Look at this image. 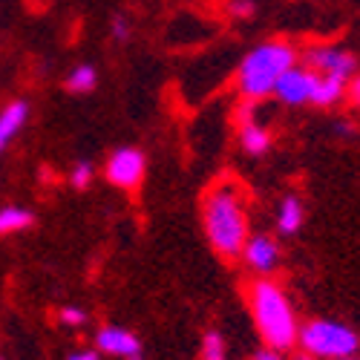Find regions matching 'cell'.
<instances>
[{
  "mask_svg": "<svg viewBox=\"0 0 360 360\" xmlns=\"http://www.w3.org/2000/svg\"><path fill=\"white\" fill-rule=\"evenodd\" d=\"M202 222L211 248L222 259H236L248 243V217H245V199L239 193L233 179H222L205 196L202 205Z\"/></svg>",
  "mask_w": 360,
  "mask_h": 360,
  "instance_id": "1",
  "label": "cell"
},
{
  "mask_svg": "<svg viewBox=\"0 0 360 360\" xmlns=\"http://www.w3.org/2000/svg\"><path fill=\"white\" fill-rule=\"evenodd\" d=\"M248 309L254 317L257 332L262 335L265 346L291 352L300 338V323L294 314V306L288 294L274 283V280H254L248 285Z\"/></svg>",
  "mask_w": 360,
  "mask_h": 360,
  "instance_id": "2",
  "label": "cell"
},
{
  "mask_svg": "<svg viewBox=\"0 0 360 360\" xmlns=\"http://www.w3.org/2000/svg\"><path fill=\"white\" fill-rule=\"evenodd\" d=\"M297 64V49L285 41H265L251 49L236 72V86L245 101H259L265 96H274V86L285 70Z\"/></svg>",
  "mask_w": 360,
  "mask_h": 360,
  "instance_id": "3",
  "label": "cell"
},
{
  "mask_svg": "<svg viewBox=\"0 0 360 360\" xmlns=\"http://www.w3.org/2000/svg\"><path fill=\"white\" fill-rule=\"evenodd\" d=\"M297 343L317 360H335L360 352V335L338 320H309L306 326H300Z\"/></svg>",
  "mask_w": 360,
  "mask_h": 360,
  "instance_id": "4",
  "label": "cell"
},
{
  "mask_svg": "<svg viewBox=\"0 0 360 360\" xmlns=\"http://www.w3.org/2000/svg\"><path fill=\"white\" fill-rule=\"evenodd\" d=\"M306 67L317 75H335L343 81H352L354 70H357V58L335 44H317L306 49Z\"/></svg>",
  "mask_w": 360,
  "mask_h": 360,
  "instance_id": "5",
  "label": "cell"
},
{
  "mask_svg": "<svg viewBox=\"0 0 360 360\" xmlns=\"http://www.w3.org/2000/svg\"><path fill=\"white\" fill-rule=\"evenodd\" d=\"M314 86H317V72H311L309 67H291L283 72V78L274 86V96L288 104V107H303L311 104L314 98Z\"/></svg>",
  "mask_w": 360,
  "mask_h": 360,
  "instance_id": "6",
  "label": "cell"
},
{
  "mask_svg": "<svg viewBox=\"0 0 360 360\" xmlns=\"http://www.w3.org/2000/svg\"><path fill=\"white\" fill-rule=\"evenodd\" d=\"M141 176H144V156L141 150L136 147H122L115 150L107 162V179L115 185V188H124V191H133L141 185Z\"/></svg>",
  "mask_w": 360,
  "mask_h": 360,
  "instance_id": "7",
  "label": "cell"
},
{
  "mask_svg": "<svg viewBox=\"0 0 360 360\" xmlns=\"http://www.w3.org/2000/svg\"><path fill=\"white\" fill-rule=\"evenodd\" d=\"M239 257L245 259V265L251 268L254 274H262V277L274 274L280 268V245L268 233L248 236V243H245V248H243V254H239Z\"/></svg>",
  "mask_w": 360,
  "mask_h": 360,
  "instance_id": "8",
  "label": "cell"
},
{
  "mask_svg": "<svg viewBox=\"0 0 360 360\" xmlns=\"http://www.w3.org/2000/svg\"><path fill=\"white\" fill-rule=\"evenodd\" d=\"M239 141H243L245 153H251V156H262L265 150L271 147V133L254 118L251 101L245 107H239Z\"/></svg>",
  "mask_w": 360,
  "mask_h": 360,
  "instance_id": "9",
  "label": "cell"
},
{
  "mask_svg": "<svg viewBox=\"0 0 360 360\" xmlns=\"http://www.w3.org/2000/svg\"><path fill=\"white\" fill-rule=\"evenodd\" d=\"M96 346L104 352V354H115V357H139L141 354V343L136 335H130L127 328H101L98 338H96Z\"/></svg>",
  "mask_w": 360,
  "mask_h": 360,
  "instance_id": "10",
  "label": "cell"
},
{
  "mask_svg": "<svg viewBox=\"0 0 360 360\" xmlns=\"http://www.w3.org/2000/svg\"><path fill=\"white\" fill-rule=\"evenodd\" d=\"M346 86L349 81L335 78V75H317V86H314V107H335L346 98Z\"/></svg>",
  "mask_w": 360,
  "mask_h": 360,
  "instance_id": "11",
  "label": "cell"
},
{
  "mask_svg": "<svg viewBox=\"0 0 360 360\" xmlns=\"http://www.w3.org/2000/svg\"><path fill=\"white\" fill-rule=\"evenodd\" d=\"M26 112H29L26 101H12L4 112H0V153H4V150L9 147V141L18 136V130L23 127Z\"/></svg>",
  "mask_w": 360,
  "mask_h": 360,
  "instance_id": "12",
  "label": "cell"
},
{
  "mask_svg": "<svg viewBox=\"0 0 360 360\" xmlns=\"http://www.w3.org/2000/svg\"><path fill=\"white\" fill-rule=\"evenodd\" d=\"M303 219H306V207L297 196H285L280 202V211H277V228L283 236H291L303 228Z\"/></svg>",
  "mask_w": 360,
  "mask_h": 360,
  "instance_id": "13",
  "label": "cell"
},
{
  "mask_svg": "<svg viewBox=\"0 0 360 360\" xmlns=\"http://www.w3.org/2000/svg\"><path fill=\"white\" fill-rule=\"evenodd\" d=\"M35 222V217L26 211V207H18V205H9L0 211V233H18V231H26L29 225Z\"/></svg>",
  "mask_w": 360,
  "mask_h": 360,
  "instance_id": "14",
  "label": "cell"
},
{
  "mask_svg": "<svg viewBox=\"0 0 360 360\" xmlns=\"http://www.w3.org/2000/svg\"><path fill=\"white\" fill-rule=\"evenodd\" d=\"M96 81H98L96 70L89 67V64H81V67H75V70L70 72V78H67V86L72 89V93H89V89L96 86Z\"/></svg>",
  "mask_w": 360,
  "mask_h": 360,
  "instance_id": "15",
  "label": "cell"
},
{
  "mask_svg": "<svg viewBox=\"0 0 360 360\" xmlns=\"http://www.w3.org/2000/svg\"><path fill=\"white\" fill-rule=\"evenodd\" d=\"M202 360H228L225 354V340L219 332H207L202 340Z\"/></svg>",
  "mask_w": 360,
  "mask_h": 360,
  "instance_id": "16",
  "label": "cell"
},
{
  "mask_svg": "<svg viewBox=\"0 0 360 360\" xmlns=\"http://www.w3.org/2000/svg\"><path fill=\"white\" fill-rule=\"evenodd\" d=\"M70 179H72V185H75V188H86V185H89V179H93V167H89L86 162H78V165L72 167Z\"/></svg>",
  "mask_w": 360,
  "mask_h": 360,
  "instance_id": "17",
  "label": "cell"
},
{
  "mask_svg": "<svg viewBox=\"0 0 360 360\" xmlns=\"http://www.w3.org/2000/svg\"><path fill=\"white\" fill-rule=\"evenodd\" d=\"M254 0H231L228 4V12L233 15V18H248V15H254Z\"/></svg>",
  "mask_w": 360,
  "mask_h": 360,
  "instance_id": "18",
  "label": "cell"
},
{
  "mask_svg": "<svg viewBox=\"0 0 360 360\" xmlns=\"http://www.w3.org/2000/svg\"><path fill=\"white\" fill-rule=\"evenodd\" d=\"M61 323H67V326H84L86 323V311L78 309V306H70V309L61 311Z\"/></svg>",
  "mask_w": 360,
  "mask_h": 360,
  "instance_id": "19",
  "label": "cell"
},
{
  "mask_svg": "<svg viewBox=\"0 0 360 360\" xmlns=\"http://www.w3.org/2000/svg\"><path fill=\"white\" fill-rule=\"evenodd\" d=\"M251 360H285V354H283L280 349H271V346H265V349L254 352V357H251Z\"/></svg>",
  "mask_w": 360,
  "mask_h": 360,
  "instance_id": "20",
  "label": "cell"
},
{
  "mask_svg": "<svg viewBox=\"0 0 360 360\" xmlns=\"http://www.w3.org/2000/svg\"><path fill=\"white\" fill-rule=\"evenodd\" d=\"M346 96H349L352 104L360 107V75H352V81H349V86H346Z\"/></svg>",
  "mask_w": 360,
  "mask_h": 360,
  "instance_id": "21",
  "label": "cell"
},
{
  "mask_svg": "<svg viewBox=\"0 0 360 360\" xmlns=\"http://www.w3.org/2000/svg\"><path fill=\"white\" fill-rule=\"evenodd\" d=\"M127 35H130V26H127V20H124V18H115V20H112V38L124 41Z\"/></svg>",
  "mask_w": 360,
  "mask_h": 360,
  "instance_id": "22",
  "label": "cell"
},
{
  "mask_svg": "<svg viewBox=\"0 0 360 360\" xmlns=\"http://www.w3.org/2000/svg\"><path fill=\"white\" fill-rule=\"evenodd\" d=\"M67 360H98V352H96V349H84V352H75V354H70Z\"/></svg>",
  "mask_w": 360,
  "mask_h": 360,
  "instance_id": "23",
  "label": "cell"
},
{
  "mask_svg": "<svg viewBox=\"0 0 360 360\" xmlns=\"http://www.w3.org/2000/svg\"><path fill=\"white\" fill-rule=\"evenodd\" d=\"M291 360H317L314 354H309V352H303V349H300V354H294Z\"/></svg>",
  "mask_w": 360,
  "mask_h": 360,
  "instance_id": "24",
  "label": "cell"
},
{
  "mask_svg": "<svg viewBox=\"0 0 360 360\" xmlns=\"http://www.w3.org/2000/svg\"><path fill=\"white\" fill-rule=\"evenodd\" d=\"M335 360H360L357 354H346V357H335Z\"/></svg>",
  "mask_w": 360,
  "mask_h": 360,
  "instance_id": "25",
  "label": "cell"
},
{
  "mask_svg": "<svg viewBox=\"0 0 360 360\" xmlns=\"http://www.w3.org/2000/svg\"><path fill=\"white\" fill-rule=\"evenodd\" d=\"M130 360H144V357H141V354H139V357H130Z\"/></svg>",
  "mask_w": 360,
  "mask_h": 360,
  "instance_id": "26",
  "label": "cell"
},
{
  "mask_svg": "<svg viewBox=\"0 0 360 360\" xmlns=\"http://www.w3.org/2000/svg\"><path fill=\"white\" fill-rule=\"evenodd\" d=\"M0 360H4V357H0Z\"/></svg>",
  "mask_w": 360,
  "mask_h": 360,
  "instance_id": "27",
  "label": "cell"
}]
</instances>
